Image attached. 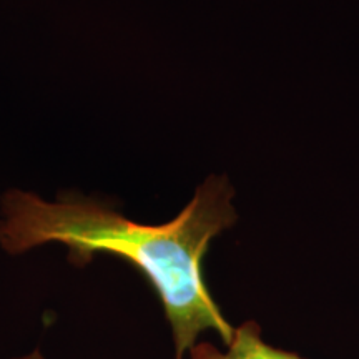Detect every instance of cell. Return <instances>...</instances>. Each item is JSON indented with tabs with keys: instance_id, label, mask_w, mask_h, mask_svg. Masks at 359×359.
<instances>
[{
	"instance_id": "obj_2",
	"label": "cell",
	"mask_w": 359,
	"mask_h": 359,
	"mask_svg": "<svg viewBox=\"0 0 359 359\" xmlns=\"http://www.w3.org/2000/svg\"><path fill=\"white\" fill-rule=\"evenodd\" d=\"M191 359H304L299 354L268 344L257 321H245L233 330L226 353L210 343H196L190 349Z\"/></svg>"
},
{
	"instance_id": "obj_1",
	"label": "cell",
	"mask_w": 359,
	"mask_h": 359,
	"mask_svg": "<svg viewBox=\"0 0 359 359\" xmlns=\"http://www.w3.org/2000/svg\"><path fill=\"white\" fill-rule=\"evenodd\" d=\"M233 188L224 177H210L178 217L143 224L90 200L45 201L34 193L8 191L2 200L0 246L20 255L47 243L69 248L77 266L97 255H114L147 278L172 327L175 356L182 359L205 331L230 344L233 327L205 283L203 258L213 238L231 228L238 215Z\"/></svg>"
},
{
	"instance_id": "obj_3",
	"label": "cell",
	"mask_w": 359,
	"mask_h": 359,
	"mask_svg": "<svg viewBox=\"0 0 359 359\" xmlns=\"http://www.w3.org/2000/svg\"><path fill=\"white\" fill-rule=\"evenodd\" d=\"M12 359H45V356L42 354L40 349H34V351H30L29 354H24V356H19V358H12Z\"/></svg>"
}]
</instances>
